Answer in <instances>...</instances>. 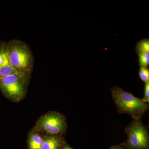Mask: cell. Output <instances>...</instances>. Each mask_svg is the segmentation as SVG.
Returning a JSON list of instances; mask_svg holds the SVG:
<instances>
[{"label":"cell","mask_w":149,"mask_h":149,"mask_svg":"<svg viewBox=\"0 0 149 149\" xmlns=\"http://www.w3.org/2000/svg\"><path fill=\"white\" fill-rule=\"evenodd\" d=\"M112 97L119 113L129 115L133 120L141 119L149 109V104L142 99L115 86L111 90Z\"/></svg>","instance_id":"1"},{"label":"cell","mask_w":149,"mask_h":149,"mask_svg":"<svg viewBox=\"0 0 149 149\" xmlns=\"http://www.w3.org/2000/svg\"><path fill=\"white\" fill-rule=\"evenodd\" d=\"M4 48L12 66L19 73L27 75L33 65V57L29 48L17 40L11 41Z\"/></svg>","instance_id":"2"},{"label":"cell","mask_w":149,"mask_h":149,"mask_svg":"<svg viewBox=\"0 0 149 149\" xmlns=\"http://www.w3.org/2000/svg\"><path fill=\"white\" fill-rule=\"evenodd\" d=\"M148 127L145 126L141 119L133 120L125 128L128 136L123 149H149V135Z\"/></svg>","instance_id":"3"},{"label":"cell","mask_w":149,"mask_h":149,"mask_svg":"<svg viewBox=\"0 0 149 149\" xmlns=\"http://www.w3.org/2000/svg\"><path fill=\"white\" fill-rule=\"evenodd\" d=\"M26 75L11 74L0 79V89L5 95L15 100H20L25 92L24 85Z\"/></svg>","instance_id":"4"},{"label":"cell","mask_w":149,"mask_h":149,"mask_svg":"<svg viewBox=\"0 0 149 149\" xmlns=\"http://www.w3.org/2000/svg\"><path fill=\"white\" fill-rule=\"evenodd\" d=\"M39 126L49 134H58L63 133L65 129V120L64 117L59 113H51L41 119Z\"/></svg>","instance_id":"5"},{"label":"cell","mask_w":149,"mask_h":149,"mask_svg":"<svg viewBox=\"0 0 149 149\" xmlns=\"http://www.w3.org/2000/svg\"><path fill=\"white\" fill-rule=\"evenodd\" d=\"M59 137H48L44 139L42 149H58L62 144Z\"/></svg>","instance_id":"6"},{"label":"cell","mask_w":149,"mask_h":149,"mask_svg":"<svg viewBox=\"0 0 149 149\" xmlns=\"http://www.w3.org/2000/svg\"><path fill=\"white\" fill-rule=\"evenodd\" d=\"M44 139L38 134H31L28 141L29 149H42Z\"/></svg>","instance_id":"7"},{"label":"cell","mask_w":149,"mask_h":149,"mask_svg":"<svg viewBox=\"0 0 149 149\" xmlns=\"http://www.w3.org/2000/svg\"><path fill=\"white\" fill-rule=\"evenodd\" d=\"M21 74L17 71L12 66L10 63L0 68V79L11 75V74Z\"/></svg>","instance_id":"8"},{"label":"cell","mask_w":149,"mask_h":149,"mask_svg":"<svg viewBox=\"0 0 149 149\" xmlns=\"http://www.w3.org/2000/svg\"><path fill=\"white\" fill-rule=\"evenodd\" d=\"M136 51L137 54L141 53L149 52V39H144L140 40L136 45Z\"/></svg>","instance_id":"9"},{"label":"cell","mask_w":149,"mask_h":149,"mask_svg":"<svg viewBox=\"0 0 149 149\" xmlns=\"http://www.w3.org/2000/svg\"><path fill=\"white\" fill-rule=\"evenodd\" d=\"M138 55L139 65L141 67H148L149 65V52L141 53Z\"/></svg>","instance_id":"10"},{"label":"cell","mask_w":149,"mask_h":149,"mask_svg":"<svg viewBox=\"0 0 149 149\" xmlns=\"http://www.w3.org/2000/svg\"><path fill=\"white\" fill-rule=\"evenodd\" d=\"M139 75L141 80L145 83L149 81V70L148 67H141L139 70Z\"/></svg>","instance_id":"11"},{"label":"cell","mask_w":149,"mask_h":149,"mask_svg":"<svg viewBox=\"0 0 149 149\" xmlns=\"http://www.w3.org/2000/svg\"><path fill=\"white\" fill-rule=\"evenodd\" d=\"M9 63L8 56L5 49L4 47H3L0 50V68Z\"/></svg>","instance_id":"12"},{"label":"cell","mask_w":149,"mask_h":149,"mask_svg":"<svg viewBox=\"0 0 149 149\" xmlns=\"http://www.w3.org/2000/svg\"><path fill=\"white\" fill-rule=\"evenodd\" d=\"M145 103H148L149 102V81L145 83V94L143 98L142 99Z\"/></svg>","instance_id":"13"},{"label":"cell","mask_w":149,"mask_h":149,"mask_svg":"<svg viewBox=\"0 0 149 149\" xmlns=\"http://www.w3.org/2000/svg\"><path fill=\"white\" fill-rule=\"evenodd\" d=\"M125 145V143H123L119 145L112 146L109 149H123Z\"/></svg>","instance_id":"14"},{"label":"cell","mask_w":149,"mask_h":149,"mask_svg":"<svg viewBox=\"0 0 149 149\" xmlns=\"http://www.w3.org/2000/svg\"><path fill=\"white\" fill-rule=\"evenodd\" d=\"M62 149H72V148H70V147L68 146H66L64 147Z\"/></svg>","instance_id":"15"}]
</instances>
